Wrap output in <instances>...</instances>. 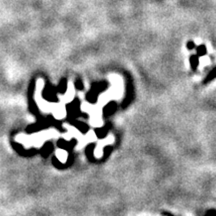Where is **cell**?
<instances>
[{"label": "cell", "mask_w": 216, "mask_h": 216, "mask_svg": "<svg viewBox=\"0 0 216 216\" xmlns=\"http://www.w3.org/2000/svg\"><path fill=\"white\" fill-rule=\"evenodd\" d=\"M56 155L57 157H58V159L60 160L61 162H65L67 159V152L65 151V150H62V149H58L56 151Z\"/></svg>", "instance_id": "obj_1"}, {"label": "cell", "mask_w": 216, "mask_h": 216, "mask_svg": "<svg viewBox=\"0 0 216 216\" xmlns=\"http://www.w3.org/2000/svg\"><path fill=\"white\" fill-rule=\"evenodd\" d=\"M190 62H191V67L196 68L197 64H198V57H197V55H192L190 57Z\"/></svg>", "instance_id": "obj_2"}, {"label": "cell", "mask_w": 216, "mask_h": 216, "mask_svg": "<svg viewBox=\"0 0 216 216\" xmlns=\"http://www.w3.org/2000/svg\"><path fill=\"white\" fill-rule=\"evenodd\" d=\"M197 52H198V55H203L206 53V48H205V46L204 45H201V46H199L198 48H197Z\"/></svg>", "instance_id": "obj_3"}, {"label": "cell", "mask_w": 216, "mask_h": 216, "mask_svg": "<svg viewBox=\"0 0 216 216\" xmlns=\"http://www.w3.org/2000/svg\"><path fill=\"white\" fill-rule=\"evenodd\" d=\"M187 48H188L189 50H192V49L195 48V44H194V42L189 41L188 43H187Z\"/></svg>", "instance_id": "obj_4"}]
</instances>
